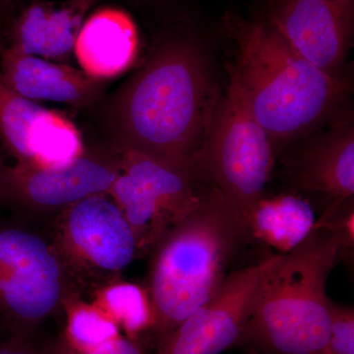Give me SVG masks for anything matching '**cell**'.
Here are the masks:
<instances>
[{
	"label": "cell",
	"mask_w": 354,
	"mask_h": 354,
	"mask_svg": "<svg viewBox=\"0 0 354 354\" xmlns=\"http://www.w3.org/2000/svg\"><path fill=\"white\" fill-rule=\"evenodd\" d=\"M220 97L201 44L186 37L165 39L114 95L113 150L134 151L196 174Z\"/></svg>",
	"instance_id": "cell-1"
},
{
	"label": "cell",
	"mask_w": 354,
	"mask_h": 354,
	"mask_svg": "<svg viewBox=\"0 0 354 354\" xmlns=\"http://www.w3.org/2000/svg\"><path fill=\"white\" fill-rule=\"evenodd\" d=\"M227 28L236 44V60L228 65V74L276 156L339 118L349 93L342 77L300 57L268 22L230 17Z\"/></svg>",
	"instance_id": "cell-2"
},
{
	"label": "cell",
	"mask_w": 354,
	"mask_h": 354,
	"mask_svg": "<svg viewBox=\"0 0 354 354\" xmlns=\"http://www.w3.org/2000/svg\"><path fill=\"white\" fill-rule=\"evenodd\" d=\"M248 230L212 186L201 206L153 248L148 297L158 344L215 295Z\"/></svg>",
	"instance_id": "cell-3"
},
{
	"label": "cell",
	"mask_w": 354,
	"mask_h": 354,
	"mask_svg": "<svg viewBox=\"0 0 354 354\" xmlns=\"http://www.w3.org/2000/svg\"><path fill=\"white\" fill-rule=\"evenodd\" d=\"M339 259V239L315 223L268 272L236 344L261 354H326L333 305L327 281Z\"/></svg>",
	"instance_id": "cell-4"
},
{
	"label": "cell",
	"mask_w": 354,
	"mask_h": 354,
	"mask_svg": "<svg viewBox=\"0 0 354 354\" xmlns=\"http://www.w3.org/2000/svg\"><path fill=\"white\" fill-rule=\"evenodd\" d=\"M228 77L230 83L216 104L195 169L198 176L220 191L247 228L251 212L264 197L277 156L239 85Z\"/></svg>",
	"instance_id": "cell-5"
},
{
	"label": "cell",
	"mask_w": 354,
	"mask_h": 354,
	"mask_svg": "<svg viewBox=\"0 0 354 354\" xmlns=\"http://www.w3.org/2000/svg\"><path fill=\"white\" fill-rule=\"evenodd\" d=\"M116 152L120 174L109 196L131 225L139 252L152 251L171 228L201 206L212 185L194 172L144 153Z\"/></svg>",
	"instance_id": "cell-6"
},
{
	"label": "cell",
	"mask_w": 354,
	"mask_h": 354,
	"mask_svg": "<svg viewBox=\"0 0 354 354\" xmlns=\"http://www.w3.org/2000/svg\"><path fill=\"white\" fill-rule=\"evenodd\" d=\"M66 268L55 245L18 227L0 228V314L34 333L70 295Z\"/></svg>",
	"instance_id": "cell-7"
},
{
	"label": "cell",
	"mask_w": 354,
	"mask_h": 354,
	"mask_svg": "<svg viewBox=\"0 0 354 354\" xmlns=\"http://www.w3.org/2000/svg\"><path fill=\"white\" fill-rule=\"evenodd\" d=\"M108 195L88 197L62 209L55 246L67 272L109 278L139 253L131 225Z\"/></svg>",
	"instance_id": "cell-8"
},
{
	"label": "cell",
	"mask_w": 354,
	"mask_h": 354,
	"mask_svg": "<svg viewBox=\"0 0 354 354\" xmlns=\"http://www.w3.org/2000/svg\"><path fill=\"white\" fill-rule=\"evenodd\" d=\"M279 255L228 274L211 299L158 342L157 354H221L236 344Z\"/></svg>",
	"instance_id": "cell-9"
},
{
	"label": "cell",
	"mask_w": 354,
	"mask_h": 354,
	"mask_svg": "<svg viewBox=\"0 0 354 354\" xmlns=\"http://www.w3.org/2000/svg\"><path fill=\"white\" fill-rule=\"evenodd\" d=\"M120 174L116 151H84L68 165L57 167H6L0 200L27 211L53 212L75 203L109 194Z\"/></svg>",
	"instance_id": "cell-10"
},
{
	"label": "cell",
	"mask_w": 354,
	"mask_h": 354,
	"mask_svg": "<svg viewBox=\"0 0 354 354\" xmlns=\"http://www.w3.org/2000/svg\"><path fill=\"white\" fill-rule=\"evenodd\" d=\"M268 18L300 57L342 77L353 39L354 0H269Z\"/></svg>",
	"instance_id": "cell-11"
},
{
	"label": "cell",
	"mask_w": 354,
	"mask_h": 354,
	"mask_svg": "<svg viewBox=\"0 0 354 354\" xmlns=\"http://www.w3.org/2000/svg\"><path fill=\"white\" fill-rule=\"evenodd\" d=\"M281 160L288 180L298 190L322 193L335 201L354 194V129L349 118H337L285 149Z\"/></svg>",
	"instance_id": "cell-12"
},
{
	"label": "cell",
	"mask_w": 354,
	"mask_h": 354,
	"mask_svg": "<svg viewBox=\"0 0 354 354\" xmlns=\"http://www.w3.org/2000/svg\"><path fill=\"white\" fill-rule=\"evenodd\" d=\"M0 73L14 92L31 101L44 100L87 106L102 95L99 80L87 74L8 46L0 55Z\"/></svg>",
	"instance_id": "cell-13"
},
{
	"label": "cell",
	"mask_w": 354,
	"mask_h": 354,
	"mask_svg": "<svg viewBox=\"0 0 354 354\" xmlns=\"http://www.w3.org/2000/svg\"><path fill=\"white\" fill-rule=\"evenodd\" d=\"M95 0H36L23 7L10 26L8 48L28 55L59 59L68 57Z\"/></svg>",
	"instance_id": "cell-14"
},
{
	"label": "cell",
	"mask_w": 354,
	"mask_h": 354,
	"mask_svg": "<svg viewBox=\"0 0 354 354\" xmlns=\"http://www.w3.org/2000/svg\"><path fill=\"white\" fill-rule=\"evenodd\" d=\"M139 48L138 30L131 16L106 7L84 20L74 51L91 78H113L129 68Z\"/></svg>",
	"instance_id": "cell-15"
},
{
	"label": "cell",
	"mask_w": 354,
	"mask_h": 354,
	"mask_svg": "<svg viewBox=\"0 0 354 354\" xmlns=\"http://www.w3.org/2000/svg\"><path fill=\"white\" fill-rule=\"evenodd\" d=\"M313 209L308 202L292 195L260 199L247 221L249 236L276 249L290 252L308 236L315 225Z\"/></svg>",
	"instance_id": "cell-16"
},
{
	"label": "cell",
	"mask_w": 354,
	"mask_h": 354,
	"mask_svg": "<svg viewBox=\"0 0 354 354\" xmlns=\"http://www.w3.org/2000/svg\"><path fill=\"white\" fill-rule=\"evenodd\" d=\"M84 151L75 125L57 111L46 109L30 142V162L24 167H62L80 157Z\"/></svg>",
	"instance_id": "cell-17"
},
{
	"label": "cell",
	"mask_w": 354,
	"mask_h": 354,
	"mask_svg": "<svg viewBox=\"0 0 354 354\" xmlns=\"http://www.w3.org/2000/svg\"><path fill=\"white\" fill-rule=\"evenodd\" d=\"M46 109L9 87L0 73V137L17 164L30 162V142Z\"/></svg>",
	"instance_id": "cell-18"
},
{
	"label": "cell",
	"mask_w": 354,
	"mask_h": 354,
	"mask_svg": "<svg viewBox=\"0 0 354 354\" xmlns=\"http://www.w3.org/2000/svg\"><path fill=\"white\" fill-rule=\"evenodd\" d=\"M66 325L60 341L77 351H88L120 337V328L97 304L73 300V295L65 299Z\"/></svg>",
	"instance_id": "cell-19"
},
{
	"label": "cell",
	"mask_w": 354,
	"mask_h": 354,
	"mask_svg": "<svg viewBox=\"0 0 354 354\" xmlns=\"http://www.w3.org/2000/svg\"><path fill=\"white\" fill-rule=\"evenodd\" d=\"M95 304L129 337L152 327V308L148 293L134 283H109L99 291Z\"/></svg>",
	"instance_id": "cell-20"
},
{
	"label": "cell",
	"mask_w": 354,
	"mask_h": 354,
	"mask_svg": "<svg viewBox=\"0 0 354 354\" xmlns=\"http://www.w3.org/2000/svg\"><path fill=\"white\" fill-rule=\"evenodd\" d=\"M326 354H354V312L353 307L333 302L332 327Z\"/></svg>",
	"instance_id": "cell-21"
},
{
	"label": "cell",
	"mask_w": 354,
	"mask_h": 354,
	"mask_svg": "<svg viewBox=\"0 0 354 354\" xmlns=\"http://www.w3.org/2000/svg\"><path fill=\"white\" fill-rule=\"evenodd\" d=\"M0 354H51V351L37 344L34 333L6 323L0 334Z\"/></svg>",
	"instance_id": "cell-22"
},
{
	"label": "cell",
	"mask_w": 354,
	"mask_h": 354,
	"mask_svg": "<svg viewBox=\"0 0 354 354\" xmlns=\"http://www.w3.org/2000/svg\"><path fill=\"white\" fill-rule=\"evenodd\" d=\"M51 354H145L138 344L122 335L88 351H77L70 348L62 341L50 346Z\"/></svg>",
	"instance_id": "cell-23"
},
{
	"label": "cell",
	"mask_w": 354,
	"mask_h": 354,
	"mask_svg": "<svg viewBox=\"0 0 354 354\" xmlns=\"http://www.w3.org/2000/svg\"><path fill=\"white\" fill-rule=\"evenodd\" d=\"M6 165H3V162L0 160V192H1V184L2 178H3L4 171H6Z\"/></svg>",
	"instance_id": "cell-24"
},
{
	"label": "cell",
	"mask_w": 354,
	"mask_h": 354,
	"mask_svg": "<svg viewBox=\"0 0 354 354\" xmlns=\"http://www.w3.org/2000/svg\"><path fill=\"white\" fill-rule=\"evenodd\" d=\"M4 1V0H0V2Z\"/></svg>",
	"instance_id": "cell-25"
}]
</instances>
